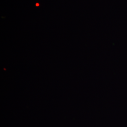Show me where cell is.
<instances>
[{
    "instance_id": "1",
    "label": "cell",
    "mask_w": 127,
    "mask_h": 127,
    "mask_svg": "<svg viewBox=\"0 0 127 127\" xmlns=\"http://www.w3.org/2000/svg\"><path fill=\"white\" fill-rule=\"evenodd\" d=\"M35 6H36V7H39V6H40V4H39V3H36L35 4Z\"/></svg>"
}]
</instances>
